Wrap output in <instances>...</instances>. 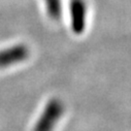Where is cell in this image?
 Wrapping results in <instances>:
<instances>
[{
	"label": "cell",
	"mask_w": 131,
	"mask_h": 131,
	"mask_svg": "<svg viewBox=\"0 0 131 131\" xmlns=\"http://www.w3.org/2000/svg\"><path fill=\"white\" fill-rule=\"evenodd\" d=\"M49 16L53 20L61 18V0H45Z\"/></svg>",
	"instance_id": "cell-4"
},
{
	"label": "cell",
	"mask_w": 131,
	"mask_h": 131,
	"mask_svg": "<svg viewBox=\"0 0 131 131\" xmlns=\"http://www.w3.org/2000/svg\"><path fill=\"white\" fill-rule=\"evenodd\" d=\"M69 12L72 31L75 34H82L86 27L87 5L85 0H70Z\"/></svg>",
	"instance_id": "cell-2"
},
{
	"label": "cell",
	"mask_w": 131,
	"mask_h": 131,
	"mask_svg": "<svg viewBox=\"0 0 131 131\" xmlns=\"http://www.w3.org/2000/svg\"><path fill=\"white\" fill-rule=\"evenodd\" d=\"M29 57V49L25 45H17L0 51V68H5L22 62Z\"/></svg>",
	"instance_id": "cell-3"
},
{
	"label": "cell",
	"mask_w": 131,
	"mask_h": 131,
	"mask_svg": "<svg viewBox=\"0 0 131 131\" xmlns=\"http://www.w3.org/2000/svg\"><path fill=\"white\" fill-rule=\"evenodd\" d=\"M64 112L63 103L58 98L51 99L45 106L41 116L34 125L33 131H54L56 124Z\"/></svg>",
	"instance_id": "cell-1"
}]
</instances>
